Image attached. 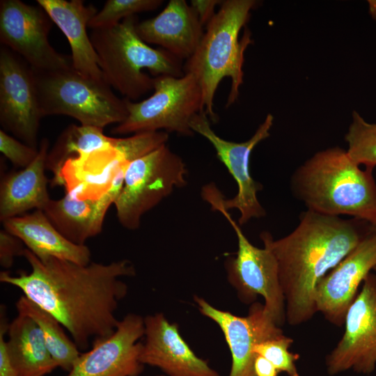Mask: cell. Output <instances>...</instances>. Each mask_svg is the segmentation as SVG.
Wrapping results in <instances>:
<instances>
[{
    "label": "cell",
    "instance_id": "4316f807",
    "mask_svg": "<svg viewBox=\"0 0 376 376\" xmlns=\"http://www.w3.org/2000/svg\"><path fill=\"white\" fill-rule=\"evenodd\" d=\"M163 2L162 0H107L89 21L88 27L91 29L109 27L139 13L154 10Z\"/></svg>",
    "mask_w": 376,
    "mask_h": 376
},
{
    "label": "cell",
    "instance_id": "7402d4cb",
    "mask_svg": "<svg viewBox=\"0 0 376 376\" xmlns=\"http://www.w3.org/2000/svg\"><path fill=\"white\" fill-rule=\"evenodd\" d=\"M2 223L5 230L18 237L40 260L54 257L84 265L91 262L89 248L66 239L41 210Z\"/></svg>",
    "mask_w": 376,
    "mask_h": 376
},
{
    "label": "cell",
    "instance_id": "e0dca14e",
    "mask_svg": "<svg viewBox=\"0 0 376 376\" xmlns=\"http://www.w3.org/2000/svg\"><path fill=\"white\" fill-rule=\"evenodd\" d=\"M145 335L140 362L161 370L166 376H220L198 357L180 335L176 323L162 313L144 318Z\"/></svg>",
    "mask_w": 376,
    "mask_h": 376
},
{
    "label": "cell",
    "instance_id": "603a6c76",
    "mask_svg": "<svg viewBox=\"0 0 376 376\" xmlns=\"http://www.w3.org/2000/svg\"><path fill=\"white\" fill-rule=\"evenodd\" d=\"M7 336L8 351L17 376H45L58 367L40 327L29 316L17 313L9 323Z\"/></svg>",
    "mask_w": 376,
    "mask_h": 376
},
{
    "label": "cell",
    "instance_id": "8d00e7d4",
    "mask_svg": "<svg viewBox=\"0 0 376 376\" xmlns=\"http://www.w3.org/2000/svg\"><path fill=\"white\" fill-rule=\"evenodd\" d=\"M373 270L376 272V266L375 267Z\"/></svg>",
    "mask_w": 376,
    "mask_h": 376
},
{
    "label": "cell",
    "instance_id": "3957f363",
    "mask_svg": "<svg viewBox=\"0 0 376 376\" xmlns=\"http://www.w3.org/2000/svg\"><path fill=\"white\" fill-rule=\"evenodd\" d=\"M373 170H362L347 150L332 147L300 165L290 179L294 196L320 214H345L373 224L376 221V182Z\"/></svg>",
    "mask_w": 376,
    "mask_h": 376
},
{
    "label": "cell",
    "instance_id": "7a4b0ae2",
    "mask_svg": "<svg viewBox=\"0 0 376 376\" xmlns=\"http://www.w3.org/2000/svg\"><path fill=\"white\" fill-rule=\"evenodd\" d=\"M370 224L307 210L288 235L274 240L260 233L274 255L285 299L286 321L292 326L310 320L316 311L315 291L321 279L361 241Z\"/></svg>",
    "mask_w": 376,
    "mask_h": 376
},
{
    "label": "cell",
    "instance_id": "5b68a950",
    "mask_svg": "<svg viewBox=\"0 0 376 376\" xmlns=\"http://www.w3.org/2000/svg\"><path fill=\"white\" fill-rule=\"evenodd\" d=\"M138 22L136 15L130 16L90 35L105 81L131 101L153 90L155 77L185 75L182 61L140 38Z\"/></svg>",
    "mask_w": 376,
    "mask_h": 376
},
{
    "label": "cell",
    "instance_id": "8992f818",
    "mask_svg": "<svg viewBox=\"0 0 376 376\" xmlns=\"http://www.w3.org/2000/svg\"><path fill=\"white\" fill-rule=\"evenodd\" d=\"M33 71L43 117L68 116L81 125L103 129L127 116L125 99L118 97L105 80L87 77L73 66Z\"/></svg>",
    "mask_w": 376,
    "mask_h": 376
},
{
    "label": "cell",
    "instance_id": "83f0119b",
    "mask_svg": "<svg viewBox=\"0 0 376 376\" xmlns=\"http://www.w3.org/2000/svg\"><path fill=\"white\" fill-rule=\"evenodd\" d=\"M292 343L293 339L283 334L256 343L253 352L268 360L279 373H285L288 376H299L295 364L299 355L289 350Z\"/></svg>",
    "mask_w": 376,
    "mask_h": 376
},
{
    "label": "cell",
    "instance_id": "5bb4252c",
    "mask_svg": "<svg viewBox=\"0 0 376 376\" xmlns=\"http://www.w3.org/2000/svg\"><path fill=\"white\" fill-rule=\"evenodd\" d=\"M144 335V318L126 315L113 334L80 354L67 376H139L144 367L139 360Z\"/></svg>",
    "mask_w": 376,
    "mask_h": 376
},
{
    "label": "cell",
    "instance_id": "484cf974",
    "mask_svg": "<svg viewBox=\"0 0 376 376\" xmlns=\"http://www.w3.org/2000/svg\"><path fill=\"white\" fill-rule=\"evenodd\" d=\"M347 152L359 166L373 170L376 166V123H370L356 111L345 136Z\"/></svg>",
    "mask_w": 376,
    "mask_h": 376
},
{
    "label": "cell",
    "instance_id": "6da1fadb",
    "mask_svg": "<svg viewBox=\"0 0 376 376\" xmlns=\"http://www.w3.org/2000/svg\"><path fill=\"white\" fill-rule=\"evenodd\" d=\"M29 273L12 276L1 272L0 281L21 290L25 297L55 317L70 334L79 350L110 336L118 320L115 315L128 287L120 279L133 276L131 261L80 265L49 257L38 258L28 249L22 253Z\"/></svg>",
    "mask_w": 376,
    "mask_h": 376
},
{
    "label": "cell",
    "instance_id": "2e32d148",
    "mask_svg": "<svg viewBox=\"0 0 376 376\" xmlns=\"http://www.w3.org/2000/svg\"><path fill=\"white\" fill-rule=\"evenodd\" d=\"M376 266V233L370 229L359 244L318 283L316 311L342 327L359 285Z\"/></svg>",
    "mask_w": 376,
    "mask_h": 376
},
{
    "label": "cell",
    "instance_id": "f1b7e54d",
    "mask_svg": "<svg viewBox=\"0 0 376 376\" xmlns=\"http://www.w3.org/2000/svg\"><path fill=\"white\" fill-rule=\"evenodd\" d=\"M0 151L14 166L21 169L35 159L38 148L31 147L1 130Z\"/></svg>",
    "mask_w": 376,
    "mask_h": 376
},
{
    "label": "cell",
    "instance_id": "30bf717a",
    "mask_svg": "<svg viewBox=\"0 0 376 376\" xmlns=\"http://www.w3.org/2000/svg\"><path fill=\"white\" fill-rule=\"evenodd\" d=\"M208 203L212 210L225 217L237 236L236 256L226 260V268L228 281L237 291L240 300L251 304L258 296H262L265 310L279 327L282 326L286 320L285 299L274 255L265 246L261 249L253 245L227 210L216 202Z\"/></svg>",
    "mask_w": 376,
    "mask_h": 376
},
{
    "label": "cell",
    "instance_id": "7c38bea8",
    "mask_svg": "<svg viewBox=\"0 0 376 376\" xmlns=\"http://www.w3.org/2000/svg\"><path fill=\"white\" fill-rule=\"evenodd\" d=\"M43 118L31 66L15 52L0 47V124L22 142L38 148Z\"/></svg>",
    "mask_w": 376,
    "mask_h": 376
},
{
    "label": "cell",
    "instance_id": "44dd1931",
    "mask_svg": "<svg viewBox=\"0 0 376 376\" xmlns=\"http://www.w3.org/2000/svg\"><path fill=\"white\" fill-rule=\"evenodd\" d=\"M49 142L43 138L35 159L26 167L10 171L0 182V221L22 215L30 210H43L51 200L45 171Z\"/></svg>",
    "mask_w": 376,
    "mask_h": 376
},
{
    "label": "cell",
    "instance_id": "d4e9b609",
    "mask_svg": "<svg viewBox=\"0 0 376 376\" xmlns=\"http://www.w3.org/2000/svg\"><path fill=\"white\" fill-rule=\"evenodd\" d=\"M15 306L18 313L29 316L38 325L57 366L69 372L81 353L72 339L66 335L63 325L55 317L24 295L19 298Z\"/></svg>",
    "mask_w": 376,
    "mask_h": 376
},
{
    "label": "cell",
    "instance_id": "8fae6325",
    "mask_svg": "<svg viewBox=\"0 0 376 376\" xmlns=\"http://www.w3.org/2000/svg\"><path fill=\"white\" fill-rule=\"evenodd\" d=\"M53 24L39 5L20 0L0 1V42L33 69L54 70L72 66L71 56L60 54L49 43Z\"/></svg>",
    "mask_w": 376,
    "mask_h": 376
},
{
    "label": "cell",
    "instance_id": "9c48e42d",
    "mask_svg": "<svg viewBox=\"0 0 376 376\" xmlns=\"http://www.w3.org/2000/svg\"><path fill=\"white\" fill-rule=\"evenodd\" d=\"M273 122L274 117L269 113L255 134L249 140L240 143L219 136L212 129L210 120L204 112L194 116L190 123L192 131L201 134L212 145L217 157L237 185L236 195L233 198L224 199L214 184H208L203 188V198L207 202H216L227 210L237 209L240 212V225L247 223L252 218H260L266 214L257 196L262 185L251 177L249 161L253 148L269 136Z\"/></svg>",
    "mask_w": 376,
    "mask_h": 376
},
{
    "label": "cell",
    "instance_id": "ac0fdd59",
    "mask_svg": "<svg viewBox=\"0 0 376 376\" xmlns=\"http://www.w3.org/2000/svg\"><path fill=\"white\" fill-rule=\"evenodd\" d=\"M124 173L116 176L111 187L95 197L79 198L69 191L57 200L51 199L42 210L53 226L69 241L79 245L100 234L106 213L118 195Z\"/></svg>",
    "mask_w": 376,
    "mask_h": 376
},
{
    "label": "cell",
    "instance_id": "f546056e",
    "mask_svg": "<svg viewBox=\"0 0 376 376\" xmlns=\"http://www.w3.org/2000/svg\"><path fill=\"white\" fill-rule=\"evenodd\" d=\"M23 242L4 228L0 231V265L5 269L10 268L15 257L22 255L25 248Z\"/></svg>",
    "mask_w": 376,
    "mask_h": 376
},
{
    "label": "cell",
    "instance_id": "d6986e66",
    "mask_svg": "<svg viewBox=\"0 0 376 376\" xmlns=\"http://www.w3.org/2000/svg\"><path fill=\"white\" fill-rule=\"evenodd\" d=\"M136 31L146 43L159 46L181 61L195 52L204 33L196 14L185 0H171L155 17L139 22Z\"/></svg>",
    "mask_w": 376,
    "mask_h": 376
},
{
    "label": "cell",
    "instance_id": "cb8c5ba5",
    "mask_svg": "<svg viewBox=\"0 0 376 376\" xmlns=\"http://www.w3.org/2000/svg\"><path fill=\"white\" fill-rule=\"evenodd\" d=\"M114 139L105 135L102 128L69 125L58 136L47 155L46 168L54 173V182L61 185V172L66 162L111 148Z\"/></svg>",
    "mask_w": 376,
    "mask_h": 376
},
{
    "label": "cell",
    "instance_id": "836d02e7",
    "mask_svg": "<svg viewBox=\"0 0 376 376\" xmlns=\"http://www.w3.org/2000/svg\"><path fill=\"white\" fill-rule=\"evenodd\" d=\"M369 13L374 20L376 21V0L368 1Z\"/></svg>",
    "mask_w": 376,
    "mask_h": 376
},
{
    "label": "cell",
    "instance_id": "ffe728a7",
    "mask_svg": "<svg viewBox=\"0 0 376 376\" xmlns=\"http://www.w3.org/2000/svg\"><path fill=\"white\" fill-rule=\"evenodd\" d=\"M36 2L67 38L73 68L87 77L105 80L86 31L89 21L97 12L96 8L92 4L86 6L82 0H37Z\"/></svg>",
    "mask_w": 376,
    "mask_h": 376
},
{
    "label": "cell",
    "instance_id": "277c9868",
    "mask_svg": "<svg viewBox=\"0 0 376 376\" xmlns=\"http://www.w3.org/2000/svg\"><path fill=\"white\" fill-rule=\"evenodd\" d=\"M256 4L254 0L222 1L219 10L206 25L196 49L184 63L185 74L192 75L201 88L203 111L213 123L217 120L214 98L224 77L231 80L226 107L238 98L239 89L243 83L244 51L253 42L248 30H245L240 40L239 34Z\"/></svg>",
    "mask_w": 376,
    "mask_h": 376
},
{
    "label": "cell",
    "instance_id": "9a60e30c",
    "mask_svg": "<svg viewBox=\"0 0 376 376\" xmlns=\"http://www.w3.org/2000/svg\"><path fill=\"white\" fill-rule=\"evenodd\" d=\"M200 312L214 322L221 330L231 355L228 376H255L254 345L261 341L283 335L264 304L256 301L251 304L246 316H238L218 309L203 298L194 296Z\"/></svg>",
    "mask_w": 376,
    "mask_h": 376
},
{
    "label": "cell",
    "instance_id": "d590c367",
    "mask_svg": "<svg viewBox=\"0 0 376 376\" xmlns=\"http://www.w3.org/2000/svg\"><path fill=\"white\" fill-rule=\"evenodd\" d=\"M155 376H166L165 375H155Z\"/></svg>",
    "mask_w": 376,
    "mask_h": 376
},
{
    "label": "cell",
    "instance_id": "52a82bcc",
    "mask_svg": "<svg viewBox=\"0 0 376 376\" xmlns=\"http://www.w3.org/2000/svg\"><path fill=\"white\" fill-rule=\"evenodd\" d=\"M154 93L141 102L125 99L126 118L111 129L113 134L164 131L191 136L190 123L203 112L202 91L196 79L185 73L180 77H154Z\"/></svg>",
    "mask_w": 376,
    "mask_h": 376
},
{
    "label": "cell",
    "instance_id": "ba28073f",
    "mask_svg": "<svg viewBox=\"0 0 376 376\" xmlns=\"http://www.w3.org/2000/svg\"><path fill=\"white\" fill-rule=\"evenodd\" d=\"M182 158L164 144L127 165L122 188L113 205L123 227L137 229L142 216L187 184Z\"/></svg>",
    "mask_w": 376,
    "mask_h": 376
},
{
    "label": "cell",
    "instance_id": "1f68e13d",
    "mask_svg": "<svg viewBox=\"0 0 376 376\" xmlns=\"http://www.w3.org/2000/svg\"><path fill=\"white\" fill-rule=\"evenodd\" d=\"M221 2L220 0H191L189 5L203 26H206L216 14V7Z\"/></svg>",
    "mask_w": 376,
    "mask_h": 376
},
{
    "label": "cell",
    "instance_id": "4dcf8cb0",
    "mask_svg": "<svg viewBox=\"0 0 376 376\" xmlns=\"http://www.w3.org/2000/svg\"><path fill=\"white\" fill-rule=\"evenodd\" d=\"M9 323L4 306H1L0 311V376H17L12 363L7 347V334Z\"/></svg>",
    "mask_w": 376,
    "mask_h": 376
},
{
    "label": "cell",
    "instance_id": "e575fe53",
    "mask_svg": "<svg viewBox=\"0 0 376 376\" xmlns=\"http://www.w3.org/2000/svg\"><path fill=\"white\" fill-rule=\"evenodd\" d=\"M370 229L372 231L376 233V221L374 223L371 224H370Z\"/></svg>",
    "mask_w": 376,
    "mask_h": 376
},
{
    "label": "cell",
    "instance_id": "4fadbf2b",
    "mask_svg": "<svg viewBox=\"0 0 376 376\" xmlns=\"http://www.w3.org/2000/svg\"><path fill=\"white\" fill-rule=\"evenodd\" d=\"M340 340L327 355L329 375L352 369L370 374L376 367V274L370 273L349 307Z\"/></svg>",
    "mask_w": 376,
    "mask_h": 376
},
{
    "label": "cell",
    "instance_id": "d6a6232c",
    "mask_svg": "<svg viewBox=\"0 0 376 376\" xmlns=\"http://www.w3.org/2000/svg\"><path fill=\"white\" fill-rule=\"evenodd\" d=\"M253 371L255 376H279L280 373L272 363L257 354L254 357Z\"/></svg>",
    "mask_w": 376,
    "mask_h": 376
}]
</instances>
